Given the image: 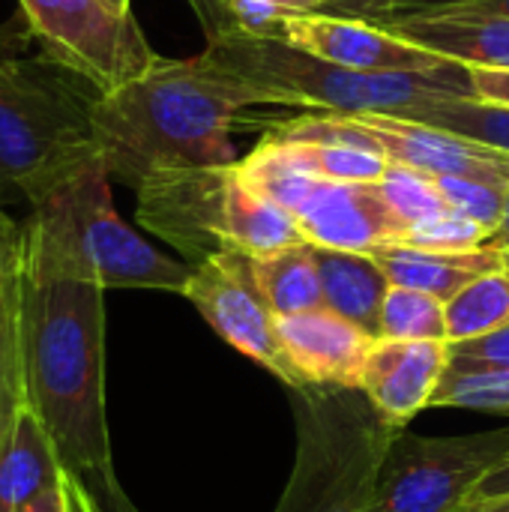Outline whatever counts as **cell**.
<instances>
[{
    "label": "cell",
    "mask_w": 509,
    "mask_h": 512,
    "mask_svg": "<svg viewBox=\"0 0 509 512\" xmlns=\"http://www.w3.org/2000/svg\"><path fill=\"white\" fill-rule=\"evenodd\" d=\"M489 246H495V249H501V252H509V201H507V210H504V219H501L498 231L492 234Z\"/></svg>",
    "instance_id": "ee69618b"
},
{
    "label": "cell",
    "mask_w": 509,
    "mask_h": 512,
    "mask_svg": "<svg viewBox=\"0 0 509 512\" xmlns=\"http://www.w3.org/2000/svg\"><path fill=\"white\" fill-rule=\"evenodd\" d=\"M93 495V492H90ZM96 501H99V507L102 512H138L135 510V504L126 498V492L120 489V483L117 486H111L108 492H102V495H93Z\"/></svg>",
    "instance_id": "b9f144b4"
},
{
    "label": "cell",
    "mask_w": 509,
    "mask_h": 512,
    "mask_svg": "<svg viewBox=\"0 0 509 512\" xmlns=\"http://www.w3.org/2000/svg\"><path fill=\"white\" fill-rule=\"evenodd\" d=\"M237 165V162H234ZM234 165L165 168L138 183V222L198 267L231 249L228 186Z\"/></svg>",
    "instance_id": "30bf717a"
},
{
    "label": "cell",
    "mask_w": 509,
    "mask_h": 512,
    "mask_svg": "<svg viewBox=\"0 0 509 512\" xmlns=\"http://www.w3.org/2000/svg\"><path fill=\"white\" fill-rule=\"evenodd\" d=\"M27 273V231L24 222L0 207V339L21 321V294Z\"/></svg>",
    "instance_id": "f1b7e54d"
},
{
    "label": "cell",
    "mask_w": 509,
    "mask_h": 512,
    "mask_svg": "<svg viewBox=\"0 0 509 512\" xmlns=\"http://www.w3.org/2000/svg\"><path fill=\"white\" fill-rule=\"evenodd\" d=\"M255 276L276 318H288L324 306L321 273L312 243H297L255 258Z\"/></svg>",
    "instance_id": "44dd1931"
},
{
    "label": "cell",
    "mask_w": 509,
    "mask_h": 512,
    "mask_svg": "<svg viewBox=\"0 0 509 512\" xmlns=\"http://www.w3.org/2000/svg\"><path fill=\"white\" fill-rule=\"evenodd\" d=\"M63 474L45 423L24 402L0 447V512H21L42 492L60 486Z\"/></svg>",
    "instance_id": "ac0fdd59"
},
{
    "label": "cell",
    "mask_w": 509,
    "mask_h": 512,
    "mask_svg": "<svg viewBox=\"0 0 509 512\" xmlns=\"http://www.w3.org/2000/svg\"><path fill=\"white\" fill-rule=\"evenodd\" d=\"M471 90H474V99L480 102L509 108V69L471 66Z\"/></svg>",
    "instance_id": "8d00e7d4"
},
{
    "label": "cell",
    "mask_w": 509,
    "mask_h": 512,
    "mask_svg": "<svg viewBox=\"0 0 509 512\" xmlns=\"http://www.w3.org/2000/svg\"><path fill=\"white\" fill-rule=\"evenodd\" d=\"M378 339L447 342V303L414 288L390 285L381 306Z\"/></svg>",
    "instance_id": "d4e9b609"
},
{
    "label": "cell",
    "mask_w": 509,
    "mask_h": 512,
    "mask_svg": "<svg viewBox=\"0 0 509 512\" xmlns=\"http://www.w3.org/2000/svg\"><path fill=\"white\" fill-rule=\"evenodd\" d=\"M450 369L480 372V369H509V324L480 339L450 342Z\"/></svg>",
    "instance_id": "836d02e7"
},
{
    "label": "cell",
    "mask_w": 509,
    "mask_h": 512,
    "mask_svg": "<svg viewBox=\"0 0 509 512\" xmlns=\"http://www.w3.org/2000/svg\"><path fill=\"white\" fill-rule=\"evenodd\" d=\"M501 495H509V456L483 480V486L474 492V498L468 501V504H474V501H489V498H501Z\"/></svg>",
    "instance_id": "ab89813d"
},
{
    "label": "cell",
    "mask_w": 509,
    "mask_h": 512,
    "mask_svg": "<svg viewBox=\"0 0 509 512\" xmlns=\"http://www.w3.org/2000/svg\"><path fill=\"white\" fill-rule=\"evenodd\" d=\"M381 147V153L402 168H411L426 177H480V180H507L509 153L480 144L474 138L417 123L396 114H351Z\"/></svg>",
    "instance_id": "7c38bea8"
},
{
    "label": "cell",
    "mask_w": 509,
    "mask_h": 512,
    "mask_svg": "<svg viewBox=\"0 0 509 512\" xmlns=\"http://www.w3.org/2000/svg\"><path fill=\"white\" fill-rule=\"evenodd\" d=\"M228 240L231 249H240L252 258L306 243L297 216L249 189L237 177V165L228 186Z\"/></svg>",
    "instance_id": "ffe728a7"
},
{
    "label": "cell",
    "mask_w": 509,
    "mask_h": 512,
    "mask_svg": "<svg viewBox=\"0 0 509 512\" xmlns=\"http://www.w3.org/2000/svg\"><path fill=\"white\" fill-rule=\"evenodd\" d=\"M378 15H495V18H509V0H396L387 12H378Z\"/></svg>",
    "instance_id": "e575fe53"
},
{
    "label": "cell",
    "mask_w": 509,
    "mask_h": 512,
    "mask_svg": "<svg viewBox=\"0 0 509 512\" xmlns=\"http://www.w3.org/2000/svg\"><path fill=\"white\" fill-rule=\"evenodd\" d=\"M279 39L306 54L357 72H429L453 63L378 24L321 12L291 18L282 27Z\"/></svg>",
    "instance_id": "8fae6325"
},
{
    "label": "cell",
    "mask_w": 509,
    "mask_h": 512,
    "mask_svg": "<svg viewBox=\"0 0 509 512\" xmlns=\"http://www.w3.org/2000/svg\"><path fill=\"white\" fill-rule=\"evenodd\" d=\"M27 39L39 57L111 93L156 63L132 9L108 0H15Z\"/></svg>",
    "instance_id": "52a82bcc"
},
{
    "label": "cell",
    "mask_w": 509,
    "mask_h": 512,
    "mask_svg": "<svg viewBox=\"0 0 509 512\" xmlns=\"http://www.w3.org/2000/svg\"><path fill=\"white\" fill-rule=\"evenodd\" d=\"M237 33L273 36L279 39L282 27L297 15L318 12L315 0H231Z\"/></svg>",
    "instance_id": "1f68e13d"
},
{
    "label": "cell",
    "mask_w": 509,
    "mask_h": 512,
    "mask_svg": "<svg viewBox=\"0 0 509 512\" xmlns=\"http://www.w3.org/2000/svg\"><path fill=\"white\" fill-rule=\"evenodd\" d=\"M447 207L465 219H474L498 231L509 201L507 180H480V177H435Z\"/></svg>",
    "instance_id": "f546056e"
},
{
    "label": "cell",
    "mask_w": 509,
    "mask_h": 512,
    "mask_svg": "<svg viewBox=\"0 0 509 512\" xmlns=\"http://www.w3.org/2000/svg\"><path fill=\"white\" fill-rule=\"evenodd\" d=\"M288 393L297 459L276 512H372L384 453L402 429L360 387L303 384Z\"/></svg>",
    "instance_id": "8992f818"
},
{
    "label": "cell",
    "mask_w": 509,
    "mask_h": 512,
    "mask_svg": "<svg viewBox=\"0 0 509 512\" xmlns=\"http://www.w3.org/2000/svg\"><path fill=\"white\" fill-rule=\"evenodd\" d=\"M507 456L509 426L465 438L402 429L384 453L372 512H462Z\"/></svg>",
    "instance_id": "ba28073f"
},
{
    "label": "cell",
    "mask_w": 509,
    "mask_h": 512,
    "mask_svg": "<svg viewBox=\"0 0 509 512\" xmlns=\"http://www.w3.org/2000/svg\"><path fill=\"white\" fill-rule=\"evenodd\" d=\"M189 6L195 9L207 42H216L222 36L237 33L234 24V12H231V0H189Z\"/></svg>",
    "instance_id": "d590c367"
},
{
    "label": "cell",
    "mask_w": 509,
    "mask_h": 512,
    "mask_svg": "<svg viewBox=\"0 0 509 512\" xmlns=\"http://www.w3.org/2000/svg\"><path fill=\"white\" fill-rule=\"evenodd\" d=\"M375 183H378V192L387 198V204L402 216V222L408 228L450 213L438 183L432 177H426V174H417L411 168H402V165L390 162L384 177L375 180Z\"/></svg>",
    "instance_id": "83f0119b"
},
{
    "label": "cell",
    "mask_w": 509,
    "mask_h": 512,
    "mask_svg": "<svg viewBox=\"0 0 509 512\" xmlns=\"http://www.w3.org/2000/svg\"><path fill=\"white\" fill-rule=\"evenodd\" d=\"M183 297L204 315L219 339L264 366L288 390L303 387L282 351L276 315L261 294L252 255L240 249H225L210 261L192 267Z\"/></svg>",
    "instance_id": "9c48e42d"
},
{
    "label": "cell",
    "mask_w": 509,
    "mask_h": 512,
    "mask_svg": "<svg viewBox=\"0 0 509 512\" xmlns=\"http://www.w3.org/2000/svg\"><path fill=\"white\" fill-rule=\"evenodd\" d=\"M21 375L63 471L93 495L117 486L105 417V288L24 273Z\"/></svg>",
    "instance_id": "6da1fadb"
},
{
    "label": "cell",
    "mask_w": 509,
    "mask_h": 512,
    "mask_svg": "<svg viewBox=\"0 0 509 512\" xmlns=\"http://www.w3.org/2000/svg\"><path fill=\"white\" fill-rule=\"evenodd\" d=\"M213 63L267 90L270 102L315 105L336 114H399L444 99H474L471 66L453 60L429 72H357L306 54L285 39L231 33L207 42Z\"/></svg>",
    "instance_id": "5b68a950"
},
{
    "label": "cell",
    "mask_w": 509,
    "mask_h": 512,
    "mask_svg": "<svg viewBox=\"0 0 509 512\" xmlns=\"http://www.w3.org/2000/svg\"><path fill=\"white\" fill-rule=\"evenodd\" d=\"M492 234H495L492 228L450 210L438 219H429V222L408 228L399 243H408L417 249H438V252H468V249L489 246Z\"/></svg>",
    "instance_id": "4dcf8cb0"
},
{
    "label": "cell",
    "mask_w": 509,
    "mask_h": 512,
    "mask_svg": "<svg viewBox=\"0 0 509 512\" xmlns=\"http://www.w3.org/2000/svg\"><path fill=\"white\" fill-rule=\"evenodd\" d=\"M306 243L342 252H372L399 243L408 231L402 216L378 192V183L318 180L297 213Z\"/></svg>",
    "instance_id": "4fadbf2b"
},
{
    "label": "cell",
    "mask_w": 509,
    "mask_h": 512,
    "mask_svg": "<svg viewBox=\"0 0 509 512\" xmlns=\"http://www.w3.org/2000/svg\"><path fill=\"white\" fill-rule=\"evenodd\" d=\"M378 24L432 54L465 66L509 69V18L495 15H372Z\"/></svg>",
    "instance_id": "2e32d148"
},
{
    "label": "cell",
    "mask_w": 509,
    "mask_h": 512,
    "mask_svg": "<svg viewBox=\"0 0 509 512\" xmlns=\"http://www.w3.org/2000/svg\"><path fill=\"white\" fill-rule=\"evenodd\" d=\"M63 489H66L69 512H102L99 501L90 495V489L81 480H75L72 474H63Z\"/></svg>",
    "instance_id": "f35d334b"
},
{
    "label": "cell",
    "mask_w": 509,
    "mask_h": 512,
    "mask_svg": "<svg viewBox=\"0 0 509 512\" xmlns=\"http://www.w3.org/2000/svg\"><path fill=\"white\" fill-rule=\"evenodd\" d=\"M24 231L33 276L174 294H183L192 276V264L168 258L120 219L99 153L30 204Z\"/></svg>",
    "instance_id": "3957f363"
},
{
    "label": "cell",
    "mask_w": 509,
    "mask_h": 512,
    "mask_svg": "<svg viewBox=\"0 0 509 512\" xmlns=\"http://www.w3.org/2000/svg\"><path fill=\"white\" fill-rule=\"evenodd\" d=\"M276 330L300 384L360 387L366 357L378 342L363 327L330 312L327 306L276 318Z\"/></svg>",
    "instance_id": "9a60e30c"
},
{
    "label": "cell",
    "mask_w": 509,
    "mask_h": 512,
    "mask_svg": "<svg viewBox=\"0 0 509 512\" xmlns=\"http://www.w3.org/2000/svg\"><path fill=\"white\" fill-rule=\"evenodd\" d=\"M99 93L42 57H0V207L36 204L60 177L96 156Z\"/></svg>",
    "instance_id": "277c9868"
},
{
    "label": "cell",
    "mask_w": 509,
    "mask_h": 512,
    "mask_svg": "<svg viewBox=\"0 0 509 512\" xmlns=\"http://www.w3.org/2000/svg\"><path fill=\"white\" fill-rule=\"evenodd\" d=\"M462 512H509V495L501 498H489V501H474V504H465Z\"/></svg>",
    "instance_id": "7bdbcfd3"
},
{
    "label": "cell",
    "mask_w": 509,
    "mask_h": 512,
    "mask_svg": "<svg viewBox=\"0 0 509 512\" xmlns=\"http://www.w3.org/2000/svg\"><path fill=\"white\" fill-rule=\"evenodd\" d=\"M267 102L264 87L207 54L156 57L144 75L93 99V138L108 177L138 189L165 168L234 165L231 129L240 111Z\"/></svg>",
    "instance_id": "7a4b0ae2"
},
{
    "label": "cell",
    "mask_w": 509,
    "mask_h": 512,
    "mask_svg": "<svg viewBox=\"0 0 509 512\" xmlns=\"http://www.w3.org/2000/svg\"><path fill=\"white\" fill-rule=\"evenodd\" d=\"M321 273L324 306L378 339L381 306L390 291V279L369 252H342L315 246Z\"/></svg>",
    "instance_id": "d6986e66"
},
{
    "label": "cell",
    "mask_w": 509,
    "mask_h": 512,
    "mask_svg": "<svg viewBox=\"0 0 509 512\" xmlns=\"http://www.w3.org/2000/svg\"><path fill=\"white\" fill-rule=\"evenodd\" d=\"M509 324V276L504 270L474 279L447 300V342H468Z\"/></svg>",
    "instance_id": "cb8c5ba5"
},
{
    "label": "cell",
    "mask_w": 509,
    "mask_h": 512,
    "mask_svg": "<svg viewBox=\"0 0 509 512\" xmlns=\"http://www.w3.org/2000/svg\"><path fill=\"white\" fill-rule=\"evenodd\" d=\"M369 255L381 264L390 285L414 288L444 303L453 300L474 279L504 270V252L495 246H480L468 252H438L417 249L408 243H384L375 246Z\"/></svg>",
    "instance_id": "e0dca14e"
},
{
    "label": "cell",
    "mask_w": 509,
    "mask_h": 512,
    "mask_svg": "<svg viewBox=\"0 0 509 512\" xmlns=\"http://www.w3.org/2000/svg\"><path fill=\"white\" fill-rule=\"evenodd\" d=\"M432 405L509 417V369L456 372L447 366V372L432 396Z\"/></svg>",
    "instance_id": "4316f807"
},
{
    "label": "cell",
    "mask_w": 509,
    "mask_h": 512,
    "mask_svg": "<svg viewBox=\"0 0 509 512\" xmlns=\"http://www.w3.org/2000/svg\"><path fill=\"white\" fill-rule=\"evenodd\" d=\"M447 366L450 342L378 339L366 357L360 390L390 426L408 429V423L432 405Z\"/></svg>",
    "instance_id": "5bb4252c"
},
{
    "label": "cell",
    "mask_w": 509,
    "mask_h": 512,
    "mask_svg": "<svg viewBox=\"0 0 509 512\" xmlns=\"http://www.w3.org/2000/svg\"><path fill=\"white\" fill-rule=\"evenodd\" d=\"M108 3H114V6H120V9H132V3H129V0H108Z\"/></svg>",
    "instance_id": "f6af8a7d"
},
{
    "label": "cell",
    "mask_w": 509,
    "mask_h": 512,
    "mask_svg": "<svg viewBox=\"0 0 509 512\" xmlns=\"http://www.w3.org/2000/svg\"><path fill=\"white\" fill-rule=\"evenodd\" d=\"M282 138V135H279ZM300 165L318 180L333 183H375L390 168L384 153L354 147V144H318V141H291L285 138Z\"/></svg>",
    "instance_id": "484cf974"
},
{
    "label": "cell",
    "mask_w": 509,
    "mask_h": 512,
    "mask_svg": "<svg viewBox=\"0 0 509 512\" xmlns=\"http://www.w3.org/2000/svg\"><path fill=\"white\" fill-rule=\"evenodd\" d=\"M504 273L509 276V252H504Z\"/></svg>",
    "instance_id": "bcb514c9"
},
{
    "label": "cell",
    "mask_w": 509,
    "mask_h": 512,
    "mask_svg": "<svg viewBox=\"0 0 509 512\" xmlns=\"http://www.w3.org/2000/svg\"><path fill=\"white\" fill-rule=\"evenodd\" d=\"M24 402L27 399H24V375H21V321H18V327L0 339V447Z\"/></svg>",
    "instance_id": "d6a6232c"
},
{
    "label": "cell",
    "mask_w": 509,
    "mask_h": 512,
    "mask_svg": "<svg viewBox=\"0 0 509 512\" xmlns=\"http://www.w3.org/2000/svg\"><path fill=\"white\" fill-rule=\"evenodd\" d=\"M396 0H315L321 15H342V18H369L387 12Z\"/></svg>",
    "instance_id": "74e56055"
},
{
    "label": "cell",
    "mask_w": 509,
    "mask_h": 512,
    "mask_svg": "<svg viewBox=\"0 0 509 512\" xmlns=\"http://www.w3.org/2000/svg\"><path fill=\"white\" fill-rule=\"evenodd\" d=\"M237 177L249 189H255L267 201L285 207L294 216L300 213V207L318 186V177L300 165V159L294 156L288 141L279 138L276 132L267 135L246 159L237 162Z\"/></svg>",
    "instance_id": "7402d4cb"
},
{
    "label": "cell",
    "mask_w": 509,
    "mask_h": 512,
    "mask_svg": "<svg viewBox=\"0 0 509 512\" xmlns=\"http://www.w3.org/2000/svg\"><path fill=\"white\" fill-rule=\"evenodd\" d=\"M21 512H69V501H66V489H63V480L60 486L42 492L39 498H33Z\"/></svg>",
    "instance_id": "60d3db41"
},
{
    "label": "cell",
    "mask_w": 509,
    "mask_h": 512,
    "mask_svg": "<svg viewBox=\"0 0 509 512\" xmlns=\"http://www.w3.org/2000/svg\"><path fill=\"white\" fill-rule=\"evenodd\" d=\"M396 117L429 123V126L474 138L480 144H489L495 150L509 153L507 105H492V102H480V99H444V102H423V105L402 108Z\"/></svg>",
    "instance_id": "603a6c76"
}]
</instances>
